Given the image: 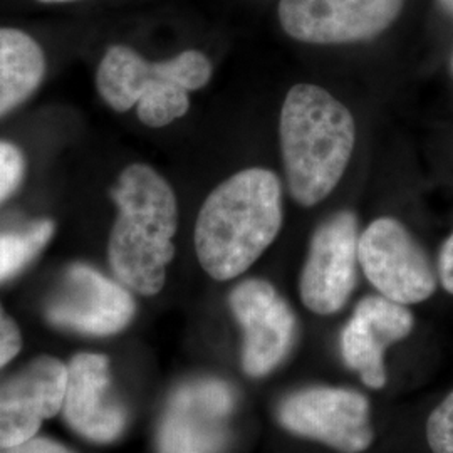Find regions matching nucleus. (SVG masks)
Here are the masks:
<instances>
[{
	"label": "nucleus",
	"instance_id": "14",
	"mask_svg": "<svg viewBox=\"0 0 453 453\" xmlns=\"http://www.w3.org/2000/svg\"><path fill=\"white\" fill-rule=\"evenodd\" d=\"M46 74V56L29 34L0 27V116L33 96Z\"/></svg>",
	"mask_w": 453,
	"mask_h": 453
},
{
	"label": "nucleus",
	"instance_id": "15",
	"mask_svg": "<svg viewBox=\"0 0 453 453\" xmlns=\"http://www.w3.org/2000/svg\"><path fill=\"white\" fill-rule=\"evenodd\" d=\"M54 230V220L41 219L22 228L0 232V284L22 273L44 250Z\"/></svg>",
	"mask_w": 453,
	"mask_h": 453
},
{
	"label": "nucleus",
	"instance_id": "13",
	"mask_svg": "<svg viewBox=\"0 0 453 453\" xmlns=\"http://www.w3.org/2000/svg\"><path fill=\"white\" fill-rule=\"evenodd\" d=\"M63 411L69 426L89 441L110 443L125 432L128 411L114 393L108 357L81 353L71 359Z\"/></svg>",
	"mask_w": 453,
	"mask_h": 453
},
{
	"label": "nucleus",
	"instance_id": "19",
	"mask_svg": "<svg viewBox=\"0 0 453 453\" xmlns=\"http://www.w3.org/2000/svg\"><path fill=\"white\" fill-rule=\"evenodd\" d=\"M0 453H74L50 438L34 437L12 447H0Z\"/></svg>",
	"mask_w": 453,
	"mask_h": 453
},
{
	"label": "nucleus",
	"instance_id": "9",
	"mask_svg": "<svg viewBox=\"0 0 453 453\" xmlns=\"http://www.w3.org/2000/svg\"><path fill=\"white\" fill-rule=\"evenodd\" d=\"M403 5L405 0H280L279 22L299 42L351 44L385 33Z\"/></svg>",
	"mask_w": 453,
	"mask_h": 453
},
{
	"label": "nucleus",
	"instance_id": "5",
	"mask_svg": "<svg viewBox=\"0 0 453 453\" xmlns=\"http://www.w3.org/2000/svg\"><path fill=\"white\" fill-rule=\"evenodd\" d=\"M277 420L292 435L319 441L341 453L366 452L374 440L370 402L355 389H297L280 402Z\"/></svg>",
	"mask_w": 453,
	"mask_h": 453
},
{
	"label": "nucleus",
	"instance_id": "17",
	"mask_svg": "<svg viewBox=\"0 0 453 453\" xmlns=\"http://www.w3.org/2000/svg\"><path fill=\"white\" fill-rule=\"evenodd\" d=\"M26 175V158L16 145L0 142V203L16 192Z\"/></svg>",
	"mask_w": 453,
	"mask_h": 453
},
{
	"label": "nucleus",
	"instance_id": "12",
	"mask_svg": "<svg viewBox=\"0 0 453 453\" xmlns=\"http://www.w3.org/2000/svg\"><path fill=\"white\" fill-rule=\"evenodd\" d=\"M413 326L415 318L405 304L381 294L363 297L341 333V355L346 366L357 372L366 387L383 388L385 351L393 342L408 338Z\"/></svg>",
	"mask_w": 453,
	"mask_h": 453
},
{
	"label": "nucleus",
	"instance_id": "22",
	"mask_svg": "<svg viewBox=\"0 0 453 453\" xmlns=\"http://www.w3.org/2000/svg\"><path fill=\"white\" fill-rule=\"evenodd\" d=\"M42 4H67V2H78V0H39Z\"/></svg>",
	"mask_w": 453,
	"mask_h": 453
},
{
	"label": "nucleus",
	"instance_id": "16",
	"mask_svg": "<svg viewBox=\"0 0 453 453\" xmlns=\"http://www.w3.org/2000/svg\"><path fill=\"white\" fill-rule=\"evenodd\" d=\"M426 441L434 453H453V391L430 413Z\"/></svg>",
	"mask_w": 453,
	"mask_h": 453
},
{
	"label": "nucleus",
	"instance_id": "18",
	"mask_svg": "<svg viewBox=\"0 0 453 453\" xmlns=\"http://www.w3.org/2000/svg\"><path fill=\"white\" fill-rule=\"evenodd\" d=\"M22 348V334L16 321L0 304V368L19 355Z\"/></svg>",
	"mask_w": 453,
	"mask_h": 453
},
{
	"label": "nucleus",
	"instance_id": "20",
	"mask_svg": "<svg viewBox=\"0 0 453 453\" xmlns=\"http://www.w3.org/2000/svg\"><path fill=\"white\" fill-rule=\"evenodd\" d=\"M438 279H440L443 289L453 296V234L440 249Z\"/></svg>",
	"mask_w": 453,
	"mask_h": 453
},
{
	"label": "nucleus",
	"instance_id": "4",
	"mask_svg": "<svg viewBox=\"0 0 453 453\" xmlns=\"http://www.w3.org/2000/svg\"><path fill=\"white\" fill-rule=\"evenodd\" d=\"M357 259L372 288L395 303L418 304L437 291L432 260L396 219L380 217L365 228Z\"/></svg>",
	"mask_w": 453,
	"mask_h": 453
},
{
	"label": "nucleus",
	"instance_id": "21",
	"mask_svg": "<svg viewBox=\"0 0 453 453\" xmlns=\"http://www.w3.org/2000/svg\"><path fill=\"white\" fill-rule=\"evenodd\" d=\"M440 2V5L449 12V14H452L453 16V0H438Z\"/></svg>",
	"mask_w": 453,
	"mask_h": 453
},
{
	"label": "nucleus",
	"instance_id": "10",
	"mask_svg": "<svg viewBox=\"0 0 453 453\" xmlns=\"http://www.w3.org/2000/svg\"><path fill=\"white\" fill-rule=\"evenodd\" d=\"M134 314L130 289L86 264L65 269L46 304L49 323L88 336L121 333Z\"/></svg>",
	"mask_w": 453,
	"mask_h": 453
},
{
	"label": "nucleus",
	"instance_id": "6",
	"mask_svg": "<svg viewBox=\"0 0 453 453\" xmlns=\"http://www.w3.org/2000/svg\"><path fill=\"white\" fill-rule=\"evenodd\" d=\"M359 224L353 211L331 213L316 226L304 262L299 294L303 304L319 316L346 306L357 288Z\"/></svg>",
	"mask_w": 453,
	"mask_h": 453
},
{
	"label": "nucleus",
	"instance_id": "3",
	"mask_svg": "<svg viewBox=\"0 0 453 453\" xmlns=\"http://www.w3.org/2000/svg\"><path fill=\"white\" fill-rule=\"evenodd\" d=\"M279 136L289 194L303 207L318 205L338 187L351 160L353 114L321 86L296 84L282 103Z\"/></svg>",
	"mask_w": 453,
	"mask_h": 453
},
{
	"label": "nucleus",
	"instance_id": "2",
	"mask_svg": "<svg viewBox=\"0 0 453 453\" xmlns=\"http://www.w3.org/2000/svg\"><path fill=\"white\" fill-rule=\"evenodd\" d=\"M110 195L118 211L108 241L110 265L125 288L140 296H155L162 291L166 269L175 257L177 195L145 163L127 166Z\"/></svg>",
	"mask_w": 453,
	"mask_h": 453
},
{
	"label": "nucleus",
	"instance_id": "23",
	"mask_svg": "<svg viewBox=\"0 0 453 453\" xmlns=\"http://www.w3.org/2000/svg\"><path fill=\"white\" fill-rule=\"evenodd\" d=\"M452 73H453V56H452Z\"/></svg>",
	"mask_w": 453,
	"mask_h": 453
},
{
	"label": "nucleus",
	"instance_id": "8",
	"mask_svg": "<svg viewBox=\"0 0 453 453\" xmlns=\"http://www.w3.org/2000/svg\"><path fill=\"white\" fill-rule=\"evenodd\" d=\"M228 306L242 329V370L262 378L279 368L297 341V318L289 303L265 279H245L228 296Z\"/></svg>",
	"mask_w": 453,
	"mask_h": 453
},
{
	"label": "nucleus",
	"instance_id": "1",
	"mask_svg": "<svg viewBox=\"0 0 453 453\" xmlns=\"http://www.w3.org/2000/svg\"><path fill=\"white\" fill-rule=\"evenodd\" d=\"M284 220L282 185L267 168H247L222 181L203 202L195 224V252L215 280L250 269L273 245Z\"/></svg>",
	"mask_w": 453,
	"mask_h": 453
},
{
	"label": "nucleus",
	"instance_id": "7",
	"mask_svg": "<svg viewBox=\"0 0 453 453\" xmlns=\"http://www.w3.org/2000/svg\"><path fill=\"white\" fill-rule=\"evenodd\" d=\"M235 391L217 378H196L173 391L165 408L160 453H222L230 440Z\"/></svg>",
	"mask_w": 453,
	"mask_h": 453
},
{
	"label": "nucleus",
	"instance_id": "11",
	"mask_svg": "<svg viewBox=\"0 0 453 453\" xmlns=\"http://www.w3.org/2000/svg\"><path fill=\"white\" fill-rule=\"evenodd\" d=\"M67 366L58 357H34L0 381V447L35 437L41 425L63 410Z\"/></svg>",
	"mask_w": 453,
	"mask_h": 453
}]
</instances>
